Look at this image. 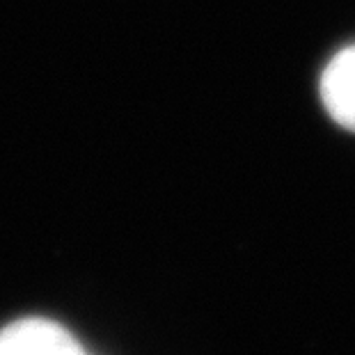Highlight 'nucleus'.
I'll return each mask as SVG.
<instances>
[{
    "mask_svg": "<svg viewBox=\"0 0 355 355\" xmlns=\"http://www.w3.org/2000/svg\"><path fill=\"white\" fill-rule=\"evenodd\" d=\"M0 355H87L55 321L24 319L0 330Z\"/></svg>",
    "mask_w": 355,
    "mask_h": 355,
    "instance_id": "1",
    "label": "nucleus"
},
{
    "mask_svg": "<svg viewBox=\"0 0 355 355\" xmlns=\"http://www.w3.org/2000/svg\"><path fill=\"white\" fill-rule=\"evenodd\" d=\"M323 108L346 131L355 133V44L332 55L321 73Z\"/></svg>",
    "mask_w": 355,
    "mask_h": 355,
    "instance_id": "2",
    "label": "nucleus"
}]
</instances>
